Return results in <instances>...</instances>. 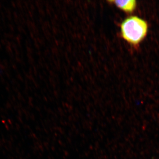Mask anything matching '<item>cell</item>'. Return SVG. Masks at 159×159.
<instances>
[{
    "instance_id": "1",
    "label": "cell",
    "mask_w": 159,
    "mask_h": 159,
    "mask_svg": "<svg viewBox=\"0 0 159 159\" xmlns=\"http://www.w3.org/2000/svg\"><path fill=\"white\" fill-rule=\"evenodd\" d=\"M148 26L144 20L137 16H131L123 21L121 25L122 38L131 45H139L145 38Z\"/></svg>"
},
{
    "instance_id": "2",
    "label": "cell",
    "mask_w": 159,
    "mask_h": 159,
    "mask_svg": "<svg viewBox=\"0 0 159 159\" xmlns=\"http://www.w3.org/2000/svg\"><path fill=\"white\" fill-rule=\"evenodd\" d=\"M112 2L121 10L127 12L132 13L137 7V2L135 0L129 1H112Z\"/></svg>"
}]
</instances>
